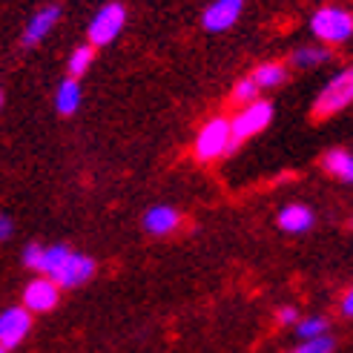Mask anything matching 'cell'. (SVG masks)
I'll use <instances>...</instances> for the list:
<instances>
[{
    "label": "cell",
    "mask_w": 353,
    "mask_h": 353,
    "mask_svg": "<svg viewBox=\"0 0 353 353\" xmlns=\"http://www.w3.org/2000/svg\"><path fill=\"white\" fill-rule=\"evenodd\" d=\"M0 107H3V92H0Z\"/></svg>",
    "instance_id": "cell-25"
},
{
    "label": "cell",
    "mask_w": 353,
    "mask_h": 353,
    "mask_svg": "<svg viewBox=\"0 0 353 353\" xmlns=\"http://www.w3.org/2000/svg\"><path fill=\"white\" fill-rule=\"evenodd\" d=\"M230 101H233V103H239V107H247V103L259 101V86H256L250 78H241V81L233 86Z\"/></svg>",
    "instance_id": "cell-19"
},
{
    "label": "cell",
    "mask_w": 353,
    "mask_h": 353,
    "mask_svg": "<svg viewBox=\"0 0 353 353\" xmlns=\"http://www.w3.org/2000/svg\"><path fill=\"white\" fill-rule=\"evenodd\" d=\"M350 101H353V72L350 69H342V72H336L327 81V86L319 92V98H316L313 118L316 121H327L333 115H339L342 110H347Z\"/></svg>",
    "instance_id": "cell-3"
},
{
    "label": "cell",
    "mask_w": 353,
    "mask_h": 353,
    "mask_svg": "<svg viewBox=\"0 0 353 353\" xmlns=\"http://www.w3.org/2000/svg\"><path fill=\"white\" fill-rule=\"evenodd\" d=\"M322 167H325L327 175H333V179H339L345 184H350V179H353V155L342 147L327 150L325 158H322Z\"/></svg>",
    "instance_id": "cell-14"
},
{
    "label": "cell",
    "mask_w": 353,
    "mask_h": 353,
    "mask_svg": "<svg viewBox=\"0 0 353 353\" xmlns=\"http://www.w3.org/2000/svg\"><path fill=\"white\" fill-rule=\"evenodd\" d=\"M58 21H61V6H58V3L43 6L41 12H34V17L26 23L21 43H23V46H38V43L46 38V34L58 26Z\"/></svg>",
    "instance_id": "cell-10"
},
{
    "label": "cell",
    "mask_w": 353,
    "mask_h": 353,
    "mask_svg": "<svg viewBox=\"0 0 353 353\" xmlns=\"http://www.w3.org/2000/svg\"><path fill=\"white\" fill-rule=\"evenodd\" d=\"M41 256H43V244H26V250H23V264L32 270H38L41 268Z\"/></svg>",
    "instance_id": "cell-21"
},
{
    "label": "cell",
    "mask_w": 353,
    "mask_h": 353,
    "mask_svg": "<svg viewBox=\"0 0 353 353\" xmlns=\"http://www.w3.org/2000/svg\"><path fill=\"white\" fill-rule=\"evenodd\" d=\"M227 152H230V118L216 115L199 130L196 144H192V155H196L201 164H213L219 158H224Z\"/></svg>",
    "instance_id": "cell-2"
},
{
    "label": "cell",
    "mask_w": 353,
    "mask_h": 353,
    "mask_svg": "<svg viewBox=\"0 0 353 353\" xmlns=\"http://www.w3.org/2000/svg\"><path fill=\"white\" fill-rule=\"evenodd\" d=\"M313 221H316L313 210L305 207V204H288L279 213V227L285 233H307L310 227H313Z\"/></svg>",
    "instance_id": "cell-12"
},
{
    "label": "cell",
    "mask_w": 353,
    "mask_h": 353,
    "mask_svg": "<svg viewBox=\"0 0 353 353\" xmlns=\"http://www.w3.org/2000/svg\"><path fill=\"white\" fill-rule=\"evenodd\" d=\"M95 276V261L90 256H83V253H72L69 250L63 264L58 268V273L52 276V281H55L58 288H81L86 285Z\"/></svg>",
    "instance_id": "cell-7"
},
{
    "label": "cell",
    "mask_w": 353,
    "mask_h": 353,
    "mask_svg": "<svg viewBox=\"0 0 353 353\" xmlns=\"http://www.w3.org/2000/svg\"><path fill=\"white\" fill-rule=\"evenodd\" d=\"M123 23H127V6H123L121 0H112V3L98 9L95 17L90 21V29H86V34H90V46L98 49V46L112 43L121 34Z\"/></svg>",
    "instance_id": "cell-5"
},
{
    "label": "cell",
    "mask_w": 353,
    "mask_h": 353,
    "mask_svg": "<svg viewBox=\"0 0 353 353\" xmlns=\"http://www.w3.org/2000/svg\"><path fill=\"white\" fill-rule=\"evenodd\" d=\"M241 9L244 0H213L201 14V26L207 32H224L241 17Z\"/></svg>",
    "instance_id": "cell-9"
},
{
    "label": "cell",
    "mask_w": 353,
    "mask_h": 353,
    "mask_svg": "<svg viewBox=\"0 0 353 353\" xmlns=\"http://www.w3.org/2000/svg\"><path fill=\"white\" fill-rule=\"evenodd\" d=\"M310 29L322 43H330V46L347 43L353 34V14L339 6H322L310 17Z\"/></svg>",
    "instance_id": "cell-4"
},
{
    "label": "cell",
    "mask_w": 353,
    "mask_h": 353,
    "mask_svg": "<svg viewBox=\"0 0 353 353\" xmlns=\"http://www.w3.org/2000/svg\"><path fill=\"white\" fill-rule=\"evenodd\" d=\"M250 81L259 86V92L261 90H276V86H281L288 81V63H281V61H264L253 69V75Z\"/></svg>",
    "instance_id": "cell-13"
},
{
    "label": "cell",
    "mask_w": 353,
    "mask_h": 353,
    "mask_svg": "<svg viewBox=\"0 0 353 353\" xmlns=\"http://www.w3.org/2000/svg\"><path fill=\"white\" fill-rule=\"evenodd\" d=\"M342 316H345V319H350V316H353V293L350 290L342 296Z\"/></svg>",
    "instance_id": "cell-24"
},
{
    "label": "cell",
    "mask_w": 353,
    "mask_h": 353,
    "mask_svg": "<svg viewBox=\"0 0 353 353\" xmlns=\"http://www.w3.org/2000/svg\"><path fill=\"white\" fill-rule=\"evenodd\" d=\"M273 121V103L270 101H253L241 107L233 118H230V152L239 150V144H244L247 138H256L259 132H264Z\"/></svg>",
    "instance_id": "cell-1"
},
{
    "label": "cell",
    "mask_w": 353,
    "mask_h": 353,
    "mask_svg": "<svg viewBox=\"0 0 353 353\" xmlns=\"http://www.w3.org/2000/svg\"><path fill=\"white\" fill-rule=\"evenodd\" d=\"M333 347H336V339L333 336H316V339H307V342H302L296 350H290V353H333Z\"/></svg>",
    "instance_id": "cell-20"
},
{
    "label": "cell",
    "mask_w": 353,
    "mask_h": 353,
    "mask_svg": "<svg viewBox=\"0 0 353 353\" xmlns=\"http://www.w3.org/2000/svg\"><path fill=\"white\" fill-rule=\"evenodd\" d=\"M296 330H299V336H302V342L316 339V336H325V333H327V319H325V316H310V319L296 322Z\"/></svg>",
    "instance_id": "cell-18"
},
{
    "label": "cell",
    "mask_w": 353,
    "mask_h": 353,
    "mask_svg": "<svg viewBox=\"0 0 353 353\" xmlns=\"http://www.w3.org/2000/svg\"><path fill=\"white\" fill-rule=\"evenodd\" d=\"M276 322H279V325H296V322H299V310H296V307H281V310L276 313Z\"/></svg>",
    "instance_id": "cell-22"
},
{
    "label": "cell",
    "mask_w": 353,
    "mask_h": 353,
    "mask_svg": "<svg viewBox=\"0 0 353 353\" xmlns=\"http://www.w3.org/2000/svg\"><path fill=\"white\" fill-rule=\"evenodd\" d=\"M330 58V52L325 46H302V49H296L293 55H290V63L299 66V69H310V66H319Z\"/></svg>",
    "instance_id": "cell-16"
},
{
    "label": "cell",
    "mask_w": 353,
    "mask_h": 353,
    "mask_svg": "<svg viewBox=\"0 0 353 353\" xmlns=\"http://www.w3.org/2000/svg\"><path fill=\"white\" fill-rule=\"evenodd\" d=\"M32 330V313L21 305H14L9 310L0 313V347L3 350H12L17 347Z\"/></svg>",
    "instance_id": "cell-6"
},
{
    "label": "cell",
    "mask_w": 353,
    "mask_h": 353,
    "mask_svg": "<svg viewBox=\"0 0 353 353\" xmlns=\"http://www.w3.org/2000/svg\"><path fill=\"white\" fill-rule=\"evenodd\" d=\"M12 230H14V224H12V219H9L6 213H0V241H6V239L12 236Z\"/></svg>",
    "instance_id": "cell-23"
},
{
    "label": "cell",
    "mask_w": 353,
    "mask_h": 353,
    "mask_svg": "<svg viewBox=\"0 0 353 353\" xmlns=\"http://www.w3.org/2000/svg\"><path fill=\"white\" fill-rule=\"evenodd\" d=\"M81 107V83L75 78H66L58 86V95H55V110L61 115H75Z\"/></svg>",
    "instance_id": "cell-15"
},
{
    "label": "cell",
    "mask_w": 353,
    "mask_h": 353,
    "mask_svg": "<svg viewBox=\"0 0 353 353\" xmlns=\"http://www.w3.org/2000/svg\"><path fill=\"white\" fill-rule=\"evenodd\" d=\"M58 299H61V288L52 279L38 276L34 281H29V285H26L21 307H26L29 313H49V310L58 307Z\"/></svg>",
    "instance_id": "cell-8"
},
{
    "label": "cell",
    "mask_w": 353,
    "mask_h": 353,
    "mask_svg": "<svg viewBox=\"0 0 353 353\" xmlns=\"http://www.w3.org/2000/svg\"><path fill=\"white\" fill-rule=\"evenodd\" d=\"M0 353H6V350H3V347H0Z\"/></svg>",
    "instance_id": "cell-26"
},
{
    "label": "cell",
    "mask_w": 353,
    "mask_h": 353,
    "mask_svg": "<svg viewBox=\"0 0 353 353\" xmlns=\"http://www.w3.org/2000/svg\"><path fill=\"white\" fill-rule=\"evenodd\" d=\"M181 227V213L175 207H152L144 216V230L152 236H170Z\"/></svg>",
    "instance_id": "cell-11"
},
{
    "label": "cell",
    "mask_w": 353,
    "mask_h": 353,
    "mask_svg": "<svg viewBox=\"0 0 353 353\" xmlns=\"http://www.w3.org/2000/svg\"><path fill=\"white\" fill-rule=\"evenodd\" d=\"M92 58H95V49L86 43V46H78L72 55H69V61H66V72H69V78H81V75H86V69L92 66Z\"/></svg>",
    "instance_id": "cell-17"
}]
</instances>
